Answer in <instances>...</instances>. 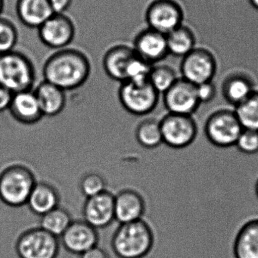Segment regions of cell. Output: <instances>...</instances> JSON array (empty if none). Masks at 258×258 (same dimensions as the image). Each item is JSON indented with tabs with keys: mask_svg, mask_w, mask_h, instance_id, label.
<instances>
[{
	"mask_svg": "<svg viewBox=\"0 0 258 258\" xmlns=\"http://www.w3.org/2000/svg\"><path fill=\"white\" fill-rule=\"evenodd\" d=\"M79 188L86 198L92 197L107 190L106 179L99 173L90 172L80 179Z\"/></svg>",
	"mask_w": 258,
	"mask_h": 258,
	"instance_id": "4dcf8cb0",
	"label": "cell"
},
{
	"mask_svg": "<svg viewBox=\"0 0 258 258\" xmlns=\"http://www.w3.org/2000/svg\"><path fill=\"white\" fill-rule=\"evenodd\" d=\"M34 92L44 117H55L61 114L67 104L66 92L43 80Z\"/></svg>",
	"mask_w": 258,
	"mask_h": 258,
	"instance_id": "ffe728a7",
	"label": "cell"
},
{
	"mask_svg": "<svg viewBox=\"0 0 258 258\" xmlns=\"http://www.w3.org/2000/svg\"><path fill=\"white\" fill-rule=\"evenodd\" d=\"M36 69L31 58L19 51L0 54V86L13 93L34 90Z\"/></svg>",
	"mask_w": 258,
	"mask_h": 258,
	"instance_id": "277c9868",
	"label": "cell"
},
{
	"mask_svg": "<svg viewBox=\"0 0 258 258\" xmlns=\"http://www.w3.org/2000/svg\"><path fill=\"white\" fill-rule=\"evenodd\" d=\"M235 147L246 155L258 153V131L243 129L237 139Z\"/></svg>",
	"mask_w": 258,
	"mask_h": 258,
	"instance_id": "1f68e13d",
	"label": "cell"
},
{
	"mask_svg": "<svg viewBox=\"0 0 258 258\" xmlns=\"http://www.w3.org/2000/svg\"><path fill=\"white\" fill-rule=\"evenodd\" d=\"M135 54L132 46L126 44H117L109 48L102 59L107 76L120 84L124 82L126 69Z\"/></svg>",
	"mask_w": 258,
	"mask_h": 258,
	"instance_id": "ac0fdd59",
	"label": "cell"
},
{
	"mask_svg": "<svg viewBox=\"0 0 258 258\" xmlns=\"http://www.w3.org/2000/svg\"><path fill=\"white\" fill-rule=\"evenodd\" d=\"M159 93L149 82L145 84L121 83L118 90V99L125 111L134 116L147 115L156 108Z\"/></svg>",
	"mask_w": 258,
	"mask_h": 258,
	"instance_id": "52a82bcc",
	"label": "cell"
},
{
	"mask_svg": "<svg viewBox=\"0 0 258 258\" xmlns=\"http://www.w3.org/2000/svg\"><path fill=\"white\" fill-rule=\"evenodd\" d=\"M255 193H256V197L258 199V179L256 180V184H255Z\"/></svg>",
	"mask_w": 258,
	"mask_h": 258,
	"instance_id": "f35d334b",
	"label": "cell"
},
{
	"mask_svg": "<svg viewBox=\"0 0 258 258\" xmlns=\"http://www.w3.org/2000/svg\"><path fill=\"white\" fill-rule=\"evenodd\" d=\"M235 258H258V217L244 223L235 235Z\"/></svg>",
	"mask_w": 258,
	"mask_h": 258,
	"instance_id": "603a6c76",
	"label": "cell"
},
{
	"mask_svg": "<svg viewBox=\"0 0 258 258\" xmlns=\"http://www.w3.org/2000/svg\"><path fill=\"white\" fill-rule=\"evenodd\" d=\"M8 112L12 118L23 125H34L44 116L34 90L14 93Z\"/></svg>",
	"mask_w": 258,
	"mask_h": 258,
	"instance_id": "e0dca14e",
	"label": "cell"
},
{
	"mask_svg": "<svg viewBox=\"0 0 258 258\" xmlns=\"http://www.w3.org/2000/svg\"><path fill=\"white\" fill-rule=\"evenodd\" d=\"M179 78L173 68L165 64H159L152 67L149 83L159 94H164Z\"/></svg>",
	"mask_w": 258,
	"mask_h": 258,
	"instance_id": "83f0119b",
	"label": "cell"
},
{
	"mask_svg": "<svg viewBox=\"0 0 258 258\" xmlns=\"http://www.w3.org/2000/svg\"><path fill=\"white\" fill-rule=\"evenodd\" d=\"M72 221L73 219L70 212L59 205L40 217L39 226L59 238Z\"/></svg>",
	"mask_w": 258,
	"mask_h": 258,
	"instance_id": "484cf974",
	"label": "cell"
},
{
	"mask_svg": "<svg viewBox=\"0 0 258 258\" xmlns=\"http://www.w3.org/2000/svg\"><path fill=\"white\" fill-rule=\"evenodd\" d=\"M217 71L215 57L205 48H195L180 63L181 78L195 86L212 81Z\"/></svg>",
	"mask_w": 258,
	"mask_h": 258,
	"instance_id": "30bf717a",
	"label": "cell"
},
{
	"mask_svg": "<svg viewBox=\"0 0 258 258\" xmlns=\"http://www.w3.org/2000/svg\"><path fill=\"white\" fill-rule=\"evenodd\" d=\"M196 92L200 103L207 104L214 100L217 94V88L213 81H210L196 86Z\"/></svg>",
	"mask_w": 258,
	"mask_h": 258,
	"instance_id": "d6a6232c",
	"label": "cell"
},
{
	"mask_svg": "<svg viewBox=\"0 0 258 258\" xmlns=\"http://www.w3.org/2000/svg\"><path fill=\"white\" fill-rule=\"evenodd\" d=\"M167 37L169 55L183 58L196 47V35L191 28L181 25Z\"/></svg>",
	"mask_w": 258,
	"mask_h": 258,
	"instance_id": "cb8c5ba5",
	"label": "cell"
},
{
	"mask_svg": "<svg viewBox=\"0 0 258 258\" xmlns=\"http://www.w3.org/2000/svg\"><path fill=\"white\" fill-rule=\"evenodd\" d=\"M248 2L254 10L258 11V0H248Z\"/></svg>",
	"mask_w": 258,
	"mask_h": 258,
	"instance_id": "8d00e7d4",
	"label": "cell"
},
{
	"mask_svg": "<svg viewBox=\"0 0 258 258\" xmlns=\"http://www.w3.org/2000/svg\"><path fill=\"white\" fill-rule=\"evenodd\" d=\"M137 143L146 149H154L163 143L160 120L146 118L138 123L135 131Z\"/></svg>",
	"mask_w": 258,
	"mask_h": 258,
	"instance_id": "d4e9b609",
	"label": "cell"
},
{
	"mask_svg": "<svg viewBox=\"0 0 258 258\" xmlns=\"http://www.w3.org/2000/svg\"><path fill=\"white\" fill-rule=\"evenodd\" d=\"M83 220L96 229L108 227L115 220L114 195L108 190L87 198L83 206Z\"/></svg>",
	"mask_w": 258,
	"mask_h": 258,
	"instance_id": "4fadbf2b",
	"label": "cell"
},
{
	"mask_svg": "<svg viewBox=\"0 0 258 258\" xmlns=\"http://www.w3.org/2000/svg\"><path fill=\"white\" fill-rule=\"evenodd\" d=\"M234 111L243 129L258 131V90L235 107Z\"/></svg>",
	"mask_w": 258,
	"mask_h": 258,
	"instance_id": "4316f807",
	"label": "cell"
},
{
	"mask_svg": "<svg viewBox=\"0 0 258 258\" xmlns=\"http://www.w3.org/2000/svg\"><path fill=\"white\" fill-rule=\"evenodd\" d=\"M37 182L31 167L12 160L0 173V200L12 209L25 206Z\"/></svg>",
	"mask_w": 258,
	"mask_h": 258,
	"instance_id": "3957f363",
	"label": "cell"
},
{
	"mask_svg": "<svg viewBox=\"0 0 258 258\" xmlns=\"http://www.w3.org/2000/svg\"><path fill=\"white\" fill-rule=\"evenodd\" d=\"M59 240L66 250L74 254L81 255L98 245L99 235L98 229L85 220H73Z\"/></svg>",
	"mask_w": 258,
	"mask_h": 258,
	"instance_id": "5bb4252c",
	"label": "cell"
},
{
	"mask_svg": "<svg viewBox=\"0 0 258 258\" xmlns=\"http://www.w3.org/2000/svg\"><path fill=\"white\" fill-rule=\"evenodd\" d=\"M132 47L139 57L152 66L161 62L169 55L166 35L149 28L137 34Z\"/></svg>",
	"mask_w": 258,
	"mask_h": 258,
	"instance_id": "9a60e30c",
	"label": "cell"
},
{
	"mask_svg": "<svg viewBox=\"0 0 258 258\" xmlns=\"http://www.w3.org/2000/svg\"><path fill=\"white\" fill-rule=\"evenodd\" d=\"M148 28L167 35L182 25L184 12L176 0H153L145 14Z\"/></svg>",
	"mask_w": 258,
	"mask_h": 258,
	"instance_id": "9c48e42d",
	"label": "cell"
},
{
	"mask_svg": "<svg viewBox=\"0 0 258 258\" xmlns=\"http://www.w3.org/2000/svg\"><path fill=\"white\" fill-rule=\"evenodd\" d=\"M152 67V64H149L135 54L126 69L125 81L138 84L149 82Z\"/></svg>",
	"mask_w": 258,
	"mask_h": 258,
	"instance_id": "f546056e",
	"label": "cell"
},
{
	"mask_svg": "<svg viewBox=\"0 0 258 258\" xmlns=\"http://www.w3.org/2000/svg\"><path fill=\"white\" fill-rule=\"evenodd\" d=\"M163 143L174 149L192 144L198 136L197 123L191 115L167 112L160 120Z\"/></svg>",
	"mask_w": 258,
	"mask_h": 258,
	"instance_id": "ba28073f",
	"label": "cell"
},
{
	"mask_svg": "<svg viewBox=\"0 0 258 258\" xmlns=\"http://www.w3.org/2000/svg\"><path fill=\"white\" fill-rule=\"evenodd\" d=\"M19 34L16 25L10 19L0 17V54L15 50Z\"/></svg>",
	"mask_w": 258,
	"mask_h": 258,
	"instance_id": "f1b7e54d",
	"label": "cell"
},
{
	"mask_svg": "<svg viewBox=\"0 0 258 258\" xmlns=\"http://www.w3.org/2000/svg\"><path fill=\"white\" fill-rule=\"evenodd\" d=\"M163 102L167 112L184 115L192 116L201 105L196 86L181 78L163 94Z\"/></svg>",
	"mask_w": 258,
	"mask_h": 258,
	"instance_id": "7c38bea8",
	"label": "cell"
},
{
	"mask_svg": "<svg viewBox=\"0 0 258 258\" xmlns=\"http://www.w3.org/2000/svg\"><path fill=\"white\" fill-rule=\"evenodd\" d=\"M54 14H64L70 8L73 0H49Z\"/></svg>",
	"mask_w": 258,
	"mask_h": 258,
	"instance_id": "e575fe53",
	"label": "cell"
},
{
	"mask_svg": "<svg viewBox=\"0 0 258 258\" xmlns=\"http://www.w3.org/2000/svg\"><path fill=\"white\" fill-rule=\"evenodd\" d=\"M61 196L58 188L46 181H37L28 198L26 205L36 215H44L60 205Z\"/></svg>",
	"mask_w": 258,
	"mask_h": 258,
	"instance_id": "d6986e66",
	"label": "cell"
},
{
	"mask_svg": "<svg viewBox=\"0 0 258 258\" xmlns=\"http://www.w3.org/2000/svg\"><path fill=\"white\" fill-rule=\"evenodd\" d=\"M91 71V62L84 52L68 47L48 57L43 64V75L44 81L68 92L83 87Z\"/></svg>",
	"mask_w": 258,
	"mask_h": 258,
	"instance_id": "6da1fadb",
	"label": "cell"
},
{
	"mask_svg": "<svg viewBox=\"0 0 258 258\" xmlns=\"http://www.w3.org/2000/svg\"><path fill=\"white\" fill-rule=\"evenodd\" d=\"M222 94L225 100L234 108L244 102L255 91L250 77L241 72L228 75L222 84Z\"/></svg>",
	"mask_w": 258,
	"mask_h": 258,
	"instance_id": "7402d4cb",
	"label": "cell"
},
{
	"mask_svg": "<svg viewBox=\"0 0 258 258\" xmlns=\"http://www.w3.org/2000/svg\"><path fill=\"white\" fill-rule=\"evenodd\" d=\"M80 258H110V256L105 249L96 245L81 253Z\"/></svg>",
	"mask_w": 258,
	"mask_h": 258,
	"instance_id": "d590c367",
	"label": "cell"
},
{
	"mask_svg": "<svg viewBox=\"0 0 258 258\" xmlns=\"http://www.w3.org/2000/svg\"><path fill=\"white\" fill-rule=\"evenodd\" d=\"M111 247L119 258H144L153 248L155 233L144 219L121 223L113 233Z\"/></svg>",
	"mask_w": 258,
	"mask_h": 258,
	"instance_id": "7a4b0ae2",
	"label": "cell"
},
{
	"mask_svg": "<svg viewBox=\"0 0 258 258\" xmlns=\"http://www.w3.org/2000/svg\"><path fill=\"white\" fill-rule=\"evenodd\" d=\"M14 93L0 86V114L7 112L10 108Z\"/></svg>",
	"mask_w": 258,
	"mask_h": 258,
	"instance_id": "836d02e7",
	"label": "cell"
},
{
	"mask_svg": "<svg viewBox=\"0 0 258 258\" xmlns=\"http://www.w3.org/2000/svg\"><path fill=\"white\" fill-rule=\"evenodd\" d=\"M146 211V200L138 190L124 188L114 195L115 220L119 224L143 219Z\"/></svg>",
	"mask_w": 258,
	"mask_h": 258,
	"instance_id": "2e32d148",
	"label": "cell"
},
{
	"mask_svg": "<svg viewBox=\"0 0 258 258\" xmlns=\"http://www.w3.org/2000/svg\"><path fill=\"white\" fill-rule=\"evenodd\" d=\"M16 10L25 26L37 29L54 14L49 0H17Z\"/></svg>",
	"mask_w": 258,
	"mask_h": 258,
	"instance_id": "44dd1931",
	"label": "cell"
},
{
	"mask_svg": "<svg viewBox=\"0 0 258 258\" xmlns=\"http://www.w3.org/2000/svg\"><path fill=\"white\" fill-rule=\"evenodd\" d=\"M4 7H5V0H0V17L2 16V13L3 12H4Z\"/></svg>",
	"mask_w": 258,
	"mask_h": 258,
	"instance_id": "74e56055",
	"label": "cell"
},
{
	"mask_svg": "<svg viewBox=\"0 0 258 258\" xmlns=\"http://www.w3.org/2000/svg\"><path fill=\"white\" fill-rule=\"evenodd\" d=\"M15 249L19 258H57L60 240L37 226L19 234L15 242Z\"/></svg>",
	"mask_w": 258,
	"mask_h": 258,
	"instance_id": "5b68a950",
	"label": "cell"
},
{
	"mask_svg": "<svg viewBox=\"0 0 258 258\" xmlns=\"http://www.w3.org/2000/svg\"><path fill=\"white\" fill-rule=\"evenodd\" d=\"M242 130L235 111L227 108L217 110L210 114L204 127L209 143L223 149L235 146Z\"/></svg>",
	"mask_w": 258,
	"mask_h": 258,
	"instance_id": "8992f818",
	"label": "cell"
},
{
	"mask_svg": "<svg viewBox=\"0 0 258 258\" xmlns=\"http://www.w3.org/2000/svg\"><path fill=\"white\" fill-rule=\"evenodd\" d=\"M37 30L41 43L55 50L69 47L76 34L75 23L66 14L52 15Z\"/></svg>",
	"mask_w": 258,
	"mask_h": 258,
	"instance_id": "8fae6325",
	"label": "cell"
}]
</instances>
